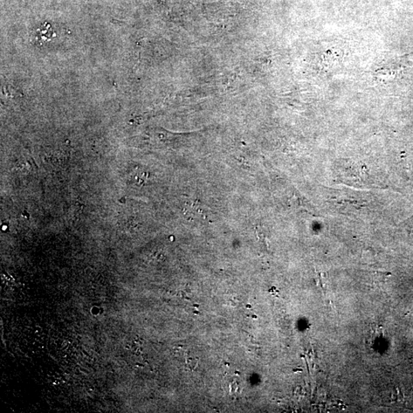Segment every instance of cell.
<instances>
[{
  "label": "cell",
  "instance_id": "6da1fadb",
  "mask_svg": "<svg viewBox=\"0 0 413 413\" xmlns=\"http://www.w3.org/2000/svg\"><path fill=\"white\" fill-rule=\"evenodd\" d=\"M184 215L189 220H199V222H208L210 219L211 212L208 206L204 205L198 200L186 202L184 209Z\"/></svg>",
  "mask_w": 413,
  "mask_h": 413
},
{
  "label": "cell",
  "instance_id": "7a4b0ae2",
  "mask_svg": "<svg viewBox=\"0 0 413 413\" xmlns=\"http://www.w3.org/2000/svg\"><path fill=\"white\" fill-rule=\"evenodd\" d=\"M195 362H198V361H195L194 358H188L187 359V363H188V366L192 369H195Z\"/></svg>",
  "mask_w": 413,
  "mask_h": 413
}]
</instances>
